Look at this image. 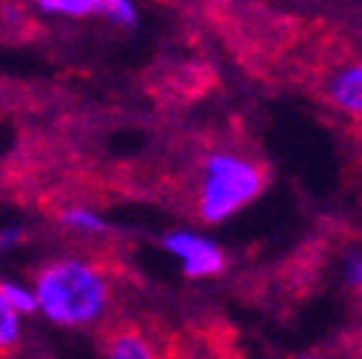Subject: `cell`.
<instances>
[{
  "label": "cell",
  "mask_w": 362,
  "mask_h": 359,
  "mask_svg": "<svg viewBox=\"0 0 362 359\" xmlns=\"http://www.w3.org/2000/svg\"><path fill=\"white\" fill-rule=\"evenodd\" d=\"M333 100L345 112L359 115V110H362V71H359V65H348L333 80Z\"/></svg>",
  "instance_id": "obj_5"
},
{
  "label": "cell",
  "mask_w": 362,
  "mask_h": 359,
  "mask_svg": "<svg viewBox=\"0 0 362 359\" xmlns=\"http://www.w3.org/2000/svg\"><path fill=\"white\" fill-rule=\"evenodd\" d=\"M18 239H21V230H9V233H4V236H0V247H9V245H15Z\"/></svg>",
  "instance_id": "obj_11"
},
{
  "label": "cell",
  "mask_w": 362,
  "mask_h": 359,
  "mask_svg": "<svg viewBox=\"0 0 362 359\" xmlns=\"http://www.w3.org/2000/svg\"><path fill=\"white\" fill-rule=\"evenodd\" d=\"M165 247L183 262V271L189 277H212L221 274L224 268L221 247L204 236H194V233H174V236L165 239Z\"/></svg>",
  "instance_id": "obj_3"
},
{
  "label": "cell",
  "mask_w": 362,
  "mask_h": 359,
  "mask_svg": "<svg viewBox=\"0 0 362 359\" xmlns=\"http://www.w3.org/2000/svg\"><path fill=\"white\" fill-rule=\"evenodd\" d=\"M106 359H156V351L139 330H121L106 345Z\"/></svg>",
  "instance_id": "obj_4"
},
{
  "label": "cell",
  "mask_w": 362,
  "mask_h": 359,
  "mask_svg": "<svg viewBox=\"0 0 362 359\" xmlns=\"http://www.w3.org/2000/svg\"><path fill=\"white\" fill-rule=\"evenodd\" d=\"M39 6L53 15H71V18H83L103 9V0H39Z\"/></svg>",
  "instance_id": "obj_6"
},
{
  "label": "cell",
  "mask_w": 362,
  "mask_h": 359,
  "mask_svg": "<svg viewBox=\"0 0 362 359\" xmlns=\"http://www.w3.org/2000/svg\"><path fill=\"white\" fill-rule=\"evenodd\" d=\"M262 192V171L239 156L218 153L206 163V177L201 189V215L215 224L250 204Z\"/></svg>",
  "instance_id": "obj_2"
},
{
  "label": "cell",
  "mask_w": 362,
  "mask_h": 359,
  "mask_svg": "<svg viewBox=\"0 0 362 359\" xmlns=\"http://www.w3.org/2000/svg\"><path fill=\"white\" fill-rule=\"evenodd\" d=\"M0 298H4L12 307V312H18V315H30V312L39 310V307H35V295L30 289H24V286L4 283V286H0Z\"/></svg>",
  "instance_id": "obj_7"
},
{
  "label": "cell",
  "mask_w": 362,
  "mask_h": 359,
  "mask_svg": "<svg viewBox=\"0 0 362 359\" xmlns=\"http://www.w3.org/2000/svg\"><path fill=\"white\" fill-rule=\"evenodd\" d=\"M35 307L62 327H86L110 307V283L103 271L80 259L47 265L35 280Z\"/></svg>",
  "instance_id": "obj_1"
},
{
  "label": "cell",
  "mask_w": 362,
  "mask_h": 359,
  "mask_svg": "<svg viewBox=\"0 0 362 359\" xmlns=\"http://www.w3.org/2000/svg\"><path fill=\"white\" fill-rule=\"evenodd\" d=\"M348 280H351L354 286L359 283V259H356V257H354V262H351V271H348Z\"/></svg>",
  "instance_id": "obj_12"
},
{
  "label": "cell",
  "mask_w": 362,
  "mask_h": 359,
  "mask_svg": "<svg viewBox=\"0 0 362 359\" xmlns=\"http://www.w3.org/2000/svg\"><path fill=\"white\" fill-rule=\"evenodd\" d=\"M21 336V324H18V312H12L9 303L0 298V351H6L18 342Z\"/></svg>",
  "instance_id": "obj_8"
},
{
  "label": "cell",
  "mask_w": 362,
  "mask_h": 359,
  "mask_svg": "<svg viewBox=\"0 0 362 359\" xmlns=\"http://www.w3.org/2000/svg\"><path fill=\"white\" fill-rule=\"evenodd\" d=\"M62 221L68 227H77V230H86V233H100L106 230V224L98 218L95 212H88V209H68L62 212Z\"/></svg>",
  "instance_id": "obj_9"
},
{
  "label": "cell",
  "mask_w": 362,
  "mask_h": 359,
  "mask_svg": "<svg viewBox=\"0 0 362 359\" xmlns=\"http://www.w3.org/2000/svg\"><path fill=\"white\" fill-rule=\"evenodd\" d=\"M103 15H110L112 21L118 24H127V27H133L136 24V9L130 0H103Z\"/></svg>",
  "instance_id": "obj_10"
}]
</instances>
